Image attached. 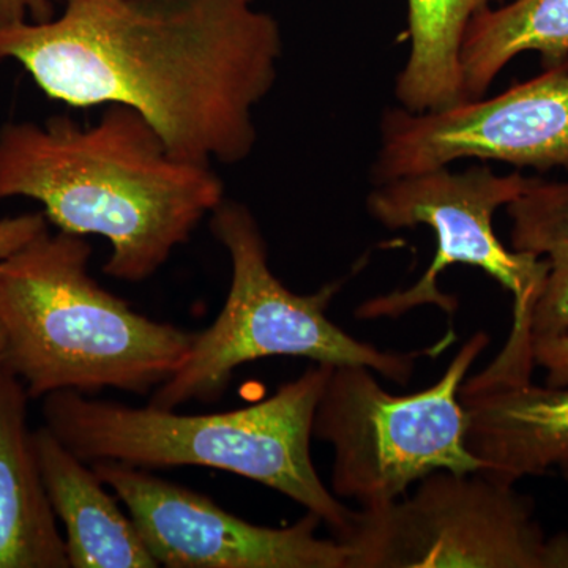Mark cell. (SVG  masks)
I'll return each instance as SVG.
<instances>
[{"mask_svg":"<svg viewBox=\"0 0 568 568\" xmlns=\"http://www.w3.org/2000/svg\"><path fill=\"white\" fill-rule=\"evenodd\" d=\"M92 246L50 227L0 261V364L31 399L55 392L152 395L185 362L193 332L141 315L91 274Z\"/></svg>","mask_w":568,"mask_h":568,"instance_id":"3957f363","label":"cell"},{"mask_svg":"<svg viewBox=\"0 0 568 568\" xmlns=\"http://www.w3.org/2000/svg\"><path fill=\"white\" fill-rule=\"evenodd\" d=\"M48 223L43 212L22 213L0 220V261L47 231Z\"/></svg>","mask_w":568,"mask_h":568,"instance_id":"ac0fdd59","label":"cell"},{"mask_svg":"<svg viewBox=\"0 0 568 568\" xmlns=\"http://www.w3.org/2000/svg\"><path fill=\"white\" fill-rule=\"evenodd\" d=\"M282 54L278 21L254 0H63L51 20L0 26V63H21L50 99L125 104L204 164L252 155Z\"/></svg>","mask_w":568,"mask_h":568,"instance_id":"6da1fadb","label":"cell"},{"mask_svg":"<svg viewBox=\"0 0 568 568\" xmlns=\"http://www.w3.org/2000/svg\"><path fill=\"white\" fill-rule=\"evenodd\" d=\"M211 231L230 254V293L222 312L194 334L185 362L156 388L149 405L179 409L190 403H215L230 387L235 369L271 357L308 358L315 364L362 365L396 384H407L420 355L387 353L358 342L327 316L342 283L312 294H295L272 272L260 224L244 204L224 200L211 216Z\"/></svg>","mask_w":568,"mask_h":568,"instance_id":"5b68a950","label":"cell"},{"mask_svg":"<svg viewBox=\"0 0 568 568\" xmlns=\"http://www.w3.org/2000/svg\"><path fill=\"white\" fill-rule=\"evenodd\" d=\"M54 18L52 0H0V26L14 22H44Z\"/></svg>","mask_w":568,"mask_h":568,"instance_id":"d6986e66","label":"cell"},{"mask_svg":"<svg viewBox=\"0 0 568 568\" xmlns=\"http://www.w3.org/2000/svg\"><path fill=\"white\" fill-rule=\"evenodd\" d=\"M28 197L48 222L111 246L103 272L155 275L223 203L212 164L179 159L140 112L106 104L95 123L67 115L0 129V201Z\"/></svg>","mask_w":568,"mask_h":568,"instance_id":"7a4b0ae2","label":"cell"},{"mask_svg":"<svg viewBox=\"0 0 568 568\" xmlns=\"http://www.w3.org/2000/svg\"><path fill=\"white\" fill-rule=\"evenodd\" d=\"M332 366H310L263 402L201 416L55 392L43 398L44 426L89 465L201 466L250 478L301 504L342 538L354 510L325 487L310 452Z\"/></svg>","mask_w":568,"mask_h":568,"instance_id":"277c9868","label":"cell"},{"mask_svg":"<svg viewBox=\"0 0 568 568\" xmlns=\"http://www.w3.org/2000/svg\"><path fill=\"white\" fill-rule=\"evenodd\" d=\"M488 345L477 332L437 383L410 395L388 394L368 366H332L313 418V439L334 448L332 493L361 507L383 506L439 470H484L467 448L459 390Z\"/></svg>","mask_w":568,"mask_h":568,"instance_id":"8992f818","label":"cell"},{"mask_svg":"<svg viewBox=\"0 0 568 568\" xmlns=\"http://www.w3.org/2000/svg\"><path fill=\"white\" fill-rule=\"evenodd\" d=\"M37 458L70 568H156L132 515L89 463L47 426L33 432Z\"/></svg>","mask_w":568,"mask_h":568,"instance_id":"7c38bea8","label":"cell"},{"mask_svg":"<svg viewBox=\"0 0 568 568\" xmlns=\"http://www.w3.org/2000/svg\"><path fill=\"white\" fill-rule=\"evenodd\" d=\"M91 466L132 515L159 567L347 568L345 545L321 537L323 521L310 511L286 528H267L151 469L118 462Z\"/></svg>","mask_w":568,"mask_h":568,"instance_id":"30bf717a","label":"cell"},{"mask_svg":"<svg viewBox=\"0 0 568 568\" xmlns=\"http://www.w3.org/2000/svg\"><path fill=\"white\" fill-rule=\"evenodd\" d=\"M511 250L548 263V274L530 317L532 342L568 331V179L532 183L507 205Z\"/></svg>","mask_w":568,"mask_h":568,"instance_id":"2e32d148","label":"cell"},{"mask_svg":"<svg viewBox=\"0 0 568 568\" xmlns=\"http://www.w3.org/2000/svg\"><path fill=\"white\" fill-rule=\"evenodd\" d=\"M459 399L467 448L487 476L515 485L568 462V386H536L530 379L488 387L463 383Z\"/></svg>","mask_w":568,"mask_h":568,"instance_id":"8fae6325","label":"cell"},{"mask_svg":"<svg viewBox=\"0 0 568 568\" xmlns=\"http://www.w3.org/2000/svg\"><path fill=\"white\" fill-rule=\"evenodd\" d=\"M3 349V331L2 325H0V353H2Z\"/></svg>","mask_w":568,"mask_h":568,"instance_id":"44dd1931","label":"cell"},{"mask_svg":"<svg viewBox=\"0 0 568 568\" xmlns=\"http://www.w3.org/2000/svg\"><path fill=\"white\" fill-rule=\"evenodd\" d=\"M560 474L568 480V462L564 463V465L559 466Z\"/></svg>","mask_w":568,"mask_h":568,"instance_id":"ffe728a7","label":"cell"},{"mask_svg":"<svg viewBox=\"0 0 568 568\" xmlns=\"http://www.w3.org/2000/svg\"><path fill=\"white\" fill-rule=\"evenodd\" d=\"M534 364L547 372L548 386H568V331L532 342Z\"/></svg>","mask_w":568,"mask_h":568,"instance_id":"e0dca14e","label":"cell"},{"mask_svg":"<svg viewBox=\"0 0 568 568\" xmlns=\"http://www.w3.org/2000/svg\"><path fill=\"white\" fill-rule=\"evenodd\" d=\"M500 0H407L410 54L396 78L403 110L429 112L466 102L462 48L476 14Z\"/></svg>","mask_w":568,"mask_h":568,"instance_id":"9a60e30c","label":"cell"},{"mask_svg":"<svg viewBox=\"0 0 568 568\" xmlns=\"http://www.w3.org/2000/svg\"><path fill=\"white\" fill-rule=\"evenodd\" d=\"M31 396L0 364V568H70L29 428Z\"/></svg>","mask_w":568,"mask_h":568,"instance_id":"4fadbf2b","label":"cell"},{"mask_svg":"<svg viewBox=\"0 0 568 568\" xmlns=\"http://www.w3.org/2000/svg\"><path fill=\"white\" fill-rule=\"evenodd\" d=\"M463 159L538 171L568 168V62L493 99L420 114L390 108L381 121L372 173L383 183Z\"/></svg>","mask_w":568,"mask_h":568,"instance_id":"9c48e42d","label":"cell"},{"mask_svg":"<svg viewBox=\"0 0 568 568\" xmlns=\"http://www.w3.org/2000/svg\"><path fill=\"white\" fill-rule=\"evenodd\" d=\"M532 181L521 173L496 174L488 166L463 173H452L446 166L376 183L366 200L369 215L388 230L425 224L435 233L437 248L435 260L416 284L365 302L355 316L402 317L424 305H436L452 316L457 312V298L440 293L437 280L450 265H470L514 297L510 335L489 366L503 375L532 373L530 317L547 278L548 263L507 248L493 226L497 209L517 200Z\"/></svg>","mask_w":568,"mask_h":568,"instance_id":"52a82bcc","label":"cell"},{"mask_svg":"<svg viewBox=\"0 0 568 568\" xmlns=\"http://www.w3.org/2000/svg\"><path fill=\"white\" fill-rule=\"evenodd\" d=\"M528 51L545 69L568 62V0H514L476 14L462 48L466 102L484 99L497 74Z\"/></svg>","mask_w":568,"mask_h":568,"instance_id":"5bb4252c","label":"cell"},{"mask_svg":"<svg viewBox=\"0 0 568 568\" xmlns=\"http://www.w3.org/2000/svg\"><path fill=\"white\" fill-rule=\"evenodd\" d=\"M347 568H568V534L548 536L528 497L477 473L439 470L416 491L354 510Z\"/></svg>","mask_w":568,"mask_h":568,"instance_id":"ba28073f","label":"cell"}]
</instances>
